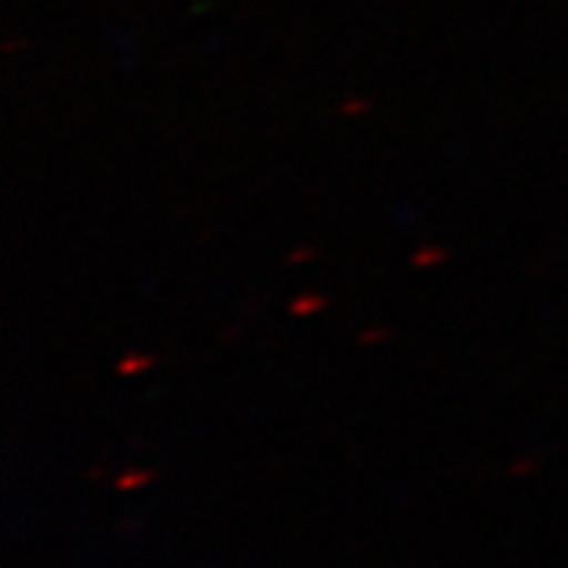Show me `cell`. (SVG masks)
Returning <instances> with one entry per match:
<instances>
[{"label":"cell","mask_w":568,"mask_h":568,"mask_svg":"<svg viewBox=\"0 0 568 568\" xmlns=\"http://www.w3.org/2000/svg\"><path fill=\"white\" fill-rule=\"evenodd\" d=\"M410 263L417 265V268H429V265H443L446 263V250L436 244H426L420 246L417 253H414V260Z\"/></svg>","instance_id":"obj_2"},{"label":"cell","mask_w":568,"mask_h":568,"mask_svg":"<svg viewBox=\"0 0 568 568\" xmlns=\"http://www.w3.org/2000/svg\"><path fill=\"white\" fill-rule=\"evenodd\" d=\"M364 111H369V102H364V99H347L342 104V114H364Z\"/></svg>","instance_id":"obj_5"},{"label":"cell","mask_w":568,"mask_h":568,"mask_svg":"<svg viewBox=\"0 0 568 568\" xmlns=\"http://www.w3.org/2000/svg\"><path fill=\"white\" fill-rule=\"evenodd\" d=\"M155 480V470H126V474H121L118 480H114V487L118 489H136L142 487V484H152Z\"/></svg>","instance_id":"obj_3"},{"label":"cell","mask_w":568,"mask_h":568,"mask_svg":"<svg viewBox=\"0 0 568 568\" xmlns=\"http://www.w3.org/2000/svg\"><path fill=\"white\" fill-rule=\"evenodd\" d=\"M534 467H537V462H518V465L511 467V474H528Z\"/></svg>","instance_id":"obj_8"},{"label":"cell","mask_w":568,"mask_h":568,"mask_svg":"<svg viewBox=\"0 0 568 568\" xmlns=\"http://www.w3.org/2000/svg\"><path fill=\"white\" fill-rule=\"evenodd\" d=\"M325 304H328V301H325L323 294H316V291H304L301 297H294V301H291V313H294V316H313V313H320Z\"/></svg>","instance_id":"obj_1"},{"label":"cell","mask_w":568,"mask_h":568,"mask_svg":"<svg viewBox=\"0 0 568 568\" xmlns=\"http://www.w3.org/2000/svg\"><path fill=\"white\" fill-rule=\"evenodd\" d=\"M386 335H388L386 328H369V332H364V335H361V342H364V345H376V342H383Z\"/></svg>","instance_id":"obj_6"},{"label":"cell","mask_w":568,"mask_h":568,"mask_svg":"<svg viewBox=\"0 0 568 568\" xmlns=\"http://www.w3.org/2000/svg\"><path fill=\"white\" fill-rule=\"evenodd\" d=\"M152 364H155V361L142 354V357H123L121 364H118V369H121L123 376H133V373H145Z\"/></svg>","instance_id":"obj_4"},{"label":"cell","mask_w":568,"mask_h":568,"mask_svg":"<svg viewBox=\"0 0 568 568\" xmlns=\"http://www.w3.org/2000/svg\"><path fill=\"white\" fill-rule=\"evenodd\" d=\"M310 256H313V250H310V246H301V250H294V253L287 256V263L294 265L301 263V260H310Z\"/></svg>","instance_id":"obj_7"}]
</instances>
